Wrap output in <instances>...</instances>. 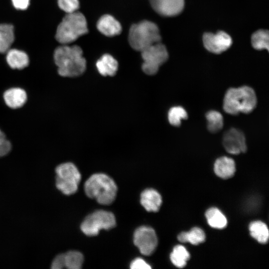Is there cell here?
<instances>
[{"label":"cell","instance_id":"7402d4cb","mask_svg":"<svg viewBox=\"0 0 269 269\" xmlns=\"http://www.w3.org/2000/svg\"><path fill=\"white\" fill-rule=\"evenodd\" d=\"M205 215L209 225L214 228L221 229L227 225V220L226 217L216 208L209 209Z\"/></svg>","mask_w":269,"mask_h":269},{"label":"cell","instance_id":"5b68a950","mask_svg":"<svg viewBox=\"0 0 269 269\" xmlns=\"http://www.w3.org/2000/svg\"><path fill=\"white\" fill-rule=\"evenodd\" d=\"M158 26L154 23L143 20L133 24L130 28L129 41L131 47L135 50L141 51L146 48L160 42Z\"/></svg>","mask_w":269,"mask_h":269},{"label":"cell","instance_id":"d4e9b609","mask_svg":"<svg viewBox=\"0 0 269 269\" xmlns=\"http://www.w3.org/2000/svg\"><path fill=\"white\" fill-rule=\"evenodd\" d=\"M65 268L69 269L81 268L84 257L82 253L76 251H70L64 254Z\"/></svg>","mask_w":269,"mask_h":269},{"label":"cell","instance_id":"8992f818","mask_svg":"<svg viewBox=\"0 0 269 269\" xmlns=\"http://www.w3.org/2000/svg\"><path fill=\"white\" fill-rule=\"evenodd\" d=\"M56 186L66 195L74 194L78 190L81 175L76 166L71 162L57 165L55 168Z\"/></svg>","mask_w":269,"mask_h":269},{"label":"cell","instance_id":"f1b7e54d","mask_svg":"<svg viewBox=\"0 0 269 269\" xmlns=\"http://www.w3.org/2000/svg\"><path fill=\"white\" fill-rule=\"evenodd\" d=\"M11 142L0 128V157L7 155L11 151Z\"/></svg>","mask_w":269,"mask_h":269},{"label":"cell","instance_id":"3957f363","mask_svg":"<svg viewBox=\"0 0 269 269\" xmlns=\"http://www.w3.org/2000/svg\"><path fill=\"white\" fill-rule=\"evenodd\" d=\"M117 189L114 180L104 173L92 175L84 184L86 195L102 205H109L114 201Z\"/></svg>","mask_w":269,"mask_h":269},{"label":"cell","instance_id":"cb8c5ba5","mask_svg":"<svg viewBox=\"0 0 269 269\" xmlns=\"http://www.w3.org/2000/svg\"><path fill=\"white\" fill-rule=\"evenodd\" d=\"M207 129L212 133L219 132L223 127V117L222 114L215 110L208 112L206 114Z\"/></svg>","mask_w":269,"mask_h":269},{"label":"cell","instance_id":"d6986e66","mask_svg":"<svg viewBox=\"0 0 269 269\" xmlns=\"http://www.w3.org/2000/svg\"><path fill=\"white\" fill-rule=\"evenodd\" d=\"M14 40L13 26L9 24H0V53H5Z\"/></svg>","mask_w":269,"mask_h":269},{"label":"cell","instance_id":"52a82bcc","mask_svg":"<svg viewBox=\"0 0 269 269\" xmlns=\"http://www.w3.org/2000/svg\"><path fill=\"white\" fill-rule=\"evenodd\" d=\"M116 225L114 215L105 210H97L87 216L81 225V229L88 236L98 234L101 230H109Z\"/></svg>","mask_w":269,"mask_h":269},{"label":"cell","instance_id":"2e32d148","mask_svg":"<svg viewBox=\"0 0 269 269\" xmlns=\"http://www.w3.org/2000/svg\"><path fill=\"white\" fill-rule=\"evenodd\" d=\"M97 27L100 32L107 36L117 35L122 31L120 22L109 14L100 17L97 22Z\"/></svg>","mask_w":269,"mask_h":269},{"label":"cell","instance_id":"8fae6325","mask_svg":"<svg viewBox=\"0 0 269 269\" xmlns=\"http://www.w3.org/2000/svg\"><path fill=\"white\" fill-rule=\"evenodd\" d=\"M223 144L226 150L232 154L244 153L247 149L245 135L235 128L230 129L224 134Z\"/></svg>","mask_w":269,"mask_h":269},{"label":"cell","instance_id":"603a6c76","mask_svg":"<svg viewBox=\"0 0 269 269\" xmlns=\"http://www.w3.org/2000/svg\"><path fill=\"white\" fill-rule=\"evenodd\" d=\"M170 258L174 266L182 268L186 266L187 261L189 259L190 254L184 247L177 245L173 248Z\"/></svg>","mask_w":269,"mask_h":269},{"label":"cell","instance_id":"4316f807","mask_svg":"<svg viewBox=\"0 0 269 269\" xmlns=\"http://www.w3.org/2000/svg\"><path fill=\"white\" fill-rule=\"evenodd\" d=\"M186 110L181 106H174L170 108L168 113L169 123L175 127L180 126L183 120L187 119Z\"/></svg>","mask_w":269,"mask_h":269},{"label":"cell","instance_id":"484cf974","mask_svg":"<svg viewBox=\"0 0 269 269\" xmlns=\"http://www.w3.org/2000/svg\"><path fill=\"white\" fill-rule=\"evenodd\" d=\"M253 47L257 50H269V31L265 30H259L255 32L252 36Z\"/></svg>","mask_w":269,"mask_h":269},{"label":"cell","instance_id":"7a4b0ae2","mask_svg":"<svg viewBox=\"0 0 269 269\" xmlns=\"http://www.w3.org/2000/svg\"><path fill=\"white\" fill-rule=\"evenodd\" d=\"M257 103V98L254 89L244 86L228 89L224 98L223 107L227 114L237 115L241 113H251Z\"/></svg>","mask_w":269,"mask_h":269},{"label":"cell","instance_id":"5bb4252c","mask_svg":"<svg viewBox=\"0 0 269 269\" xmlns=\"http://www.w3.org/2000/svg\"><path fill=\"white\" fill-rule=\"evenodd\" d=\"M6 53L5 62L10 69L21 70L29 65L30 59L25 52L16 49H9Z\"/></svg>","mask_w":269,"mask_h":269},{"label":"cell","instance_id":"ffe728a7","mask_svg":"<svg viewBox=\"0 0 269 269\" xmlns=\"http://www.w3.org/2000/svg\"><path fill=\"white\" fill-rule=\"evenodd\" d=\"M251 236L261 244L268 242L269 237L268 228L266 224L260 221L252 222L249 226Z\"/></svg>","mask_w":269,"mask_h":269},{"label":"cell","instance_id":"7c38bea8","mask_svg":"<svg viewBox=\"0 0 269 269\" xmlns=\"http://www.w3.org/2000/svg\"><path fill=\"white\" fill-rule=\"evenodd\" d=\"M154 10L165 16H172L179 14L183 9L184 0H149Z\"/></svg>","mask_w":269,"mask_h":269},{"label":"cell","instance_id":"9a60e30c","mask_svg":"<svg viewBox=\"0 0 269 269\" xmlns=\"http://www.w3.org/2000/svg\"><path fill=\"white\" fill-rule=\"evenodd\" d=\"M140 203L148 212H157L162 203L160 194L155 189L148 188L143 190L140 194Z\"/></svg>","mask_w":269,"mask_h":269},{"label":"cell","instance_id":"30bf717a","mask_svg":"<svg viewBox=\"0 0 269 269\" xmlns=\"http://www.w3.org/2000/svg\"><path fill=\"white\" fill-rule=\"evenodd\" d=\"M203 41L206 49L215 54L226 51L232 43L230 35L222 31L216 33H205L203 36Z\"/></svg>","mask_w":269,"mask_h":269},{"label":"cell","instance_id":"4dcf8cb0","mask_svg":"<svg viewBox=\"0 0 269 269\" xmlns=\"http://www.w3.org/2000/svg\"><path fill=\"white\" fill-rule=\"evenodd\" d=\"M65 268L64 254L57 256L51 264V269H62Z\"/></svg>","mask_w":269,"mask_h":269},{"label":"cell","instance_id":"1f68e13d","mask_svg":"<svg viewBox=\"0 0 269 269\" xmlns=\"http://www.w3.org/2000/svg\"><path fill=\"white\" fill-rule=\"evenodd\" d=\"M14 7L20 10L26 9L29 4V0H11Z\"/></svg>","mask_w":269,"mask_h":269},{"label":"cell","instance_id":"277c9868","mask_svg":"<svg viewBox=\"0 0 269 269\" xmlns=\"http://www.w3.org/2000/svg\"><path fill=\"white\" fill-rule=\"evenodd\" d=\"M88 31L86 18L77 11L67 13L58 25L55 34L58 42L66 45Z\"/></svg>","mask_w":269,"mask_h":269},{"label":"cell","instance_id":"4fadbf2b","mask_svg":"<svg viewBox=\"0 0 269 269\" xmlns=\"http://www.w3.org/2000/svg\"><path fill=\"white\" fill-rule=\"evenodd\" d=\"M2 99L5 105L11 109L22 107L27 100V94L24 89L17 86L11 87L4 91Z\"/></svg>","mask_w":269,"mask_h":269},{"label":"cell","instance_id":"9c48e42d","mask_svg":"<svg viewBox=\"0 0 269 269\" xmlns=\"http://www.w3.org/2000/svg\"><path fill=\"white\" fill-rule=\"evenodd\" d=\"M134 243L143 255L149 256L157 245V238L154 230L147 226L137 228L134 234Z\"/></svg>","mask_w":269,"mask_h":269},{"label":"cell","instance_id":"6da1fadb","mask_svg":"<svg viewBox=\"0 0 269 269\" xmlns=\"http://www.w3.org/2000/svg\"><path fill=\"white\" fill-rule=\"evenodd\" d=\"M54 63L58 74L62 77L74 78L81 75L86 68L82 49L77 45H62L56 48Z\"/></svg>","mask_w":269,"mask_h":269},{"label":"cell","instance_id":"83f0119b","mask_svg":"<svg viewBox=\"0 0 269 269\" xmlns=\"http://www.w3.org/2000/svg\"><path fill=\"white\" fill-rule=\"evenodd\" d=\"M58 4L67 13L76 11L79 7L78 0H58Z\"/></svg>","mask_w":269,"mask_h":269},{"label":"cell","instance_id":"44dd1931","mask_svg":"<svg viewBox=\"0 0 269 269\" xmlns=\"http://www.w3.org/2000/svg\"><path fill=\"white\" fill-rule=\"evenodd\" d=\"M178 241L182 243H190L194 245H197L205 241V234L200 228L195 227L189 232H184L180 233L177 237Z\"/></svg>","mask_w":269,"mask_h":269},{"label":"cell","instance_id":"ba28073f","mask_svg":"<svg viewBox=\"0 0 269 269\" xmlns=\"http://www.w3.org/2000/svg\"><path fill=\"white\" fill-rule=\"evenodd\" d=\"M143 60L142 69L144 73L153 75L158 71L159 67L164 63L168 58L165 46L160 42L155 43L141 51Z\"/></svg>","mask_w":269,"mask_h":269},{"label":"cell","instance_id":"e0dca14e","mask_svg":"<svg viewBox=\"0 0 269 269\" xmlns=\"http://www.w3.org/2000/svg\"><path fill=\"white\" fill-rule=\"evenodd\" d=\"M214 169L215 174L219 177L229 178L234 175L236 171L235 161L229 157H221L216 160Z\"/></svg>","mask_w":269,"mask_h":269},{"label":"cell","instance_id":"ac0fdd59","mask_svg":"<svg viewBox=\"0 0 269 269\" xmlns=\"http://www.w3.org/2000/svg\"><path fill=\"white\" fill-rule=\"evenodd\" d=\"M97 68L103 76H114L118 68L117 61L111 55L105 54L96 63Z\"/></svg>","mask_w":269,"mask_h":269},{"label":"cell","instance_id":"f546056e","mask_svg":"<svg viewBox=\"0 0 269 269\" xmlns=\"http://www.w3.org/2000/svg\"><path fill=\"white\" fill-rule=\"evenodd\" d=\"M130 268L132 269H150L151 267L142 259L138 258L131 263Z\"/></svg>","mask_w":269,"mask_h":269}]
</instances>
